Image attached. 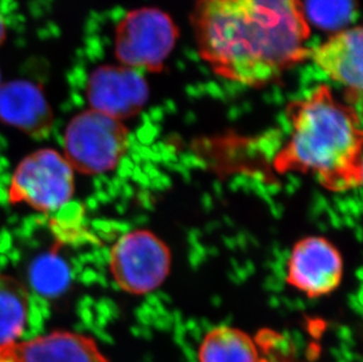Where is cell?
<instances>
[{
  "mask_svg": "<svg viewBox=\"0 0 363 362\" xmlns=\"http://www.w3.org/2000/svg\"><path fill=\"white\" fill-rule=\"evenodd\" d=\"M192 23L201 58L242 85L271 84L308 58L301 0H196Z\"/></svg>",
  "mask_w": 363,
  "mask_h": 362,
  "instance_id": "cell-1",
  "label": "cell"
},
{
  "mask_svg": "<svg viewBox=\"0 0 363 362\" xmlns=\"http://www.w3.org/2000/svg\"><path fill=\"white\" fill-rule=\"evenodd\" d=\"M291 132L275 155L279 173L311 175L332 192L362 184V127L360 114L341 103L327 85L313 89L288 107Z\"/></svg>",
  "mask_w": 363,
  "mask_h": 362,
  "instance_id": "cell-2",
  "label": "cell"
},
{
  "mask_svg": "<svg viewBox=\"0 0 363 362\" xmlns=\"http://www.w3.org/2000/svg\"><path fill=\"white\" fill-rule=\"evenodd\" d=\"M128 145L130 132L123 121L96 109H85L66 127L64 157L73 171L103 175L117 168Z\"/></svg>",
  "mask_w": 363,
  "mask_h": 362,
  "instance_id": "cell-3",
  "label": "cell"
},
{
  "mask_svg": "<svg viewBox=\"0 0 363 362\" xmlns=\"http://www.w3.org/2000/svg\"><path fill=\"white\" fill-rule=\"evenodd\" d=\"M108 267L118 287L132 295H145L158 290L167 279L172 252L152 231L133 229L111 247Z\"/></svg>",
  "mask_w": 363,
  "mask_h": 362,
  "instance_id": "cell-4",
  "label": "cell"
},
{
  "mask_svg": "<svg viewBox=\"0 0 363 362\" xmlns=\"http://www.w3.org/2000/svg\"><path fill=\"white\" fill-rule=\"evenodd\" d=\"M74 194V171L58 150L41 148L19 163L9 188L12 204H26L40 212H53Z\"/></svg>",
  "mask_w": 363,
  "mask_h": 362,
  "instance_id": "cell-5",
  "label": "cell"
},
{
  "mask_svg": "<svg viewBox=\"0 0 363 362\" xmlns=\"http://www.w3.org/2000/svg\"><path fill=\"white\" fill-rule=\"evenodd\" d=\"M178 30L168 14L144 7L127 13L116 32V55L123 66L157 72L174 48Z\"/></svg>",
  "mask_w": 363,
  "mask_h": 362,
  "instance_id": "cell-6",
  "label": "cell"
},
{
  "mask_svg": "<svg viewBox=\"0 0 363 362\" xmlns=\"http://www.w3.org/2000/svg\"><path fill=\"white\" fill-rule=\"evenodd\" d=\"M343 259L323 236H307L295 243L287 263V284L306 297H325L339 287Z\"/></svg>",
  "mask_w": 363,
  "mask_h": 362,
  "instance_id": "cell-7",
  "label": "cell"
},
{
  "mask_svg": "<svg viewBox=\"0 0 363 362\" xmlns=\"http://www.w3.org/2000/svg\"><path fill=\"white\" fill-rule=\"evenodd\" d=\"M86 96L91 109L123 121L144 109L148 100V85L137 70L100 66L89 75Z\"/></svg>",
  "mask_w": 363,
  "mask_h": 362,
  "instance_id": "cell-8",
  "label": "cell"
},
{
  "mask_svg": "<svg viewBox=\"0 0 363 362\" xmlns=\"http://www.w3.org/2000/svg\"><path fill=\"white\" fill-rule=\"evenodd\" d=\"M0 362H110L89 336L55 331L0 346Z\"/></svg>",
  "mask_w": 363,
  "mask_h": 362,
  "instance_id": "cell-9",
  "label": "cell"
},
{
  "mask_svg": "<svg viewBox=\"0 0 363 362\" xmlns=\"http://www.w3.org/2000/svg\"><path fill=\"white\" fill-rule=\"evenodd\" d=\"M308 58L334 82L346 87L353 103L362 94V28L339 31L318 48H309Z\"/></svg>",
  "mask_w": 363,
  "mask_h": 362,
  "instance_id": "cell-10",
  "label": "cell"
},
{
  "mask_svg": "<svg viewBox=\"0 0 363 362\" xmlns=\"http://www.w3.org/2000/svg\"><path fill=\"white\" fill-rule=\"evenodd\" d=\"M0 121L43 139L52 130L53 112L37 86L24 80L0 85Z\"/></svg>",
  "mask_w": 363,
  "mask_h": 362,
  "instance_id": "cell-11",
  "label": "cell"
},
{
  "mask_svg": "<svg viewBox=\"0 0 363 362\" xmlns=\"http://www.w3.org/2000/svg\"><path fill=\"white\" fill-rule=\"evenodd\" d=\"M198 358L199 362H264L253 339L230 326L211 329L202 339Z\"/></svg>",
  "mask_w": 363,
  "mask_h": 362,
  "instance_id": "cell-12",
  "label": "cell"
},
{
  "mask_svg": "<svg viewBox=\"0 0 363 362\" xmlns=\"http://www.w3.org/2000/svg\"><path fill=\"white\" fill-rule=\"evenodd\" d=\"M30 294L16 278L0 273V346L14 342L28 322Z\"/></svg>",
  "mask_w": 363,
  "mask_h": 362,
  "instance_id": "cell-13",
  "label": "cell"
},
{
  "mask_svg": "<svg viewBox=\"0 0 363 362\" xmlns=\"http://www.w3.org/2000/svg\"><path fill=\"white\" fill-rule=\"evenodd\" d=\"M28 280L41 297L62 295L71 284V270L65 260L55 252L41 254L28 268Z\"/></svg>",
  "mask_w": 363,
  "mask_h": 362,
  "instance_id": "cell-14",
  "label": "cell"
},
{
  "mask_svg": "<svg viewBox=\"0 0 363 362\" xmlns=\"http://www.w3.org/2000/svg\"><path fill=\"white\" fill-rule=\"evenodd\" d=\"M303 7L307 19L323 30L336 31L353 21L357 5L354 0H306Z\"/></svg>",
  "mask_w": 363,
  "mask_h": 362,
  "instance_id": "cell-15",
  "label": "cell"
},
{
  "mask_svg": "<svg viewBox=\"0 0 363 362\" xmlns=\"http://www.w3.org/2000/svg\"><path fill=\"white\" fill-rule=\"evenodd\" d=\"M6 21L4 19L3 14L0 13V46L6 39Z\"/></svg>",
  "mask_w": 363,
  "mask_h": 362,
  "instance_id": "cell-16",
  "label": "cell"
}]
</instances>
